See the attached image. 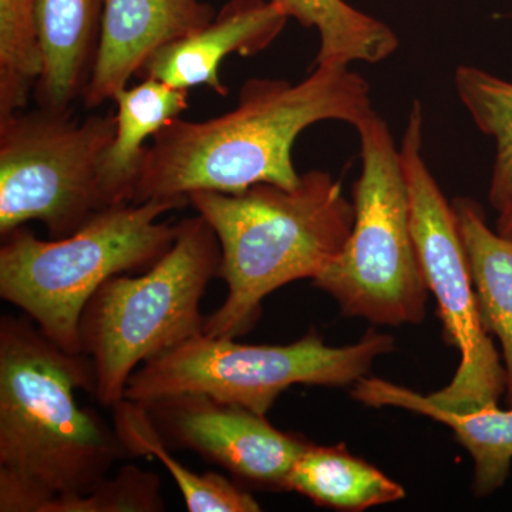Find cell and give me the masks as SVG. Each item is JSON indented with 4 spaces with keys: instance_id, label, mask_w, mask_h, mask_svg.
Wrapping results in <instances>:
<instances>
[{
    "instance_id": "6da1fadb",
    "label": "cell",
    "mask_w": 512,
    "mask_h": 512,
    "mask_svg": "<svg viewBox=\"0 0 512 512\" xmlns=\"http://www.w3.org/2000/svg\"><path fill=\"white\" fill-rule=\"evenodd\" d=\"M370 86L349 66H313L306 79H249L234 110L204 121L175 119L151 138L133 204L188 200L195 191L237 194L256 184L295 188L296 138L320 121L359 126L375 114Z\"/></svg>"
},
{
    "instance_id": "7a4b0ae2",
    "label": "cell",
    "mask_w": 512,
    "mask_h": 512,
    "mask_svg": "<svg viewBox=\"0 0 512 512\" xmlns=\"http://www.w3.org/2000/svg\"><path fill=\"white\" fill-rule=\"evenodd\" d=\"M77 390L96 392L89 356L59 348L25 313L0 318V511L49 512L130 458Z\"/></svg>"
},
{
    "instance_id": "3957f363",
    "label": "cell",
    "mask_w": 512,
    "mask_h": 512,
    "mask_svg": "<svg viewBox=\"0 0 512 512\" xmlns=\"http://www.w3.org/2000/svg\"><path fill=\"white\" fill-rule=\"evenodd\" d=\"M188 201L220 241L218 278L228 295L204 325L205 335L217 338L245 335L261 318L266 296L325 271L355 222L342 185L320 170L302 174L289 190L262 183L237 194L195 191Z\"/></svg>"
},
{
    "instance_id": "277c9868",
    "label": "cell",
    "mask_w": 512,
    "mask_h": 512,
    "mask_svg": "<svg viewBox=\"0 0 512 512\" xmlns=\"http://www.w3.org/2000/svg\"><path fill=\"white\" fill-rule=\"evenodd\" d=\"M187 205L183 198H154L106 208L69 237L49 241L13 229L0 247V296L59 348L83 353L80 319L94 292L111 276L143 274L163 258L178 222L158 218Z\"/></svg>"
},
{
    "instance_id": "5b68a950",
    "label": "cell",
    "mask_w": 512,
    "mask_h": 512,
    "mask_svg": "<svg viewBox=\"0 0 512 512\" xmlns=\"http://www.w3.org/2000/svg\"><path fill=\"white\" fill-rule=\"evenodd\" d=\"M220 265V241L198 214L178 221L173 247L150 269L111 276L94 292L80 319V343L93 360L100 406L121 402L147 360L204 333L201 301Z\"/></svg>"
},
{
    "instance_id": "8992f818",
    "label": "cell",
    "mask_w": 512,
    "mask_h": 512,
    "mask_svg": "<svg viewBox=\"0 0 512 512\" xmlns=\"http://www.w3.org/2000/svg\"><path fill=\"white\" fill-rule=\"evenodd\" d=\"M362 171L353 185L355 222L338 258L313 279L340 312L373 325H419L429 288L417 255L400 147L375 113L356 127Z\"/></svg>"
},
{
    "instance_id": "52a82bcc",
    "label": "cell",
    "mask_w": 512,
    "mask_h": 512,
    "mask_svg": "<svg viewBox=\"0 0 512 512\" xmlns=\"http://www.w3.org/2000/svg\"><path fill=\"white\" fill-rule=\"evenodd\" d=\"M394 349L392 336L375 329L345 346L328 345L315 330L289 345H247L202 333L138 367L124 399L147 404L200 393L266 416L289 387L350 386Z\"/></svg>"
},
{
    "instance_id": "ba28073f",
    "label": "cell",
    "mask_w": 512,
    "mask_h": 512,
    "mask_svg": "<svg viewBox=\"0 0 512 512\" xmlns=\"http://www.w3.org/2000/svg\"><path fill=\"white\" fill-rule=\"evenodd\" d=\"M423 126V106L416 100L400 143L414 242L424 281L436 298L444 338L461 356L450 383L429 397L444 409L466 412L498 404L507 389V376L503 356L481 320L456 212L424 160Z\"/></svg>"
},
{
    "instance_id": "9c48e42d",
    "label": "cell",
    "mask_w": 512,
    "mask_h": 512,
    "mask_svg": "<svg viewBox=\"0 0 512 512\" xmlns=\"http://www.w3.org/2000/svg\"><path fill=\"white\" fill-rule=\"evenodd\" d=\"M116 114L72 119V111L16 110L0 116V235L26 222L50 239L69 237L104 208L100 165Z\"/></svg>"
},
{
    "instance_id": "30bf717a",
    "label": "cell",
    "mask_w": 512,
    "mask_h": 512,
    "mask_svg": "<svg viewBox=\"0 0 512 512\" xmlns=\"http://www.w3.org/2000/svg\"><path fill=\"white\" fill-rule=\"evenodd\" d=\"M143 406L168 446L217 464L242 487L285 491L293 464L311 444L276 429L262 414L207 394H175Z\"/></svg>"
},
{
    "instance_id": "8fae6325",
    "label": "cell",
    "mask_w": 512,
    "mask_h": 512,
    "mask_svg": "<svg viewBox=\"0 0 512 512\" xmlns=\"http://www.w3.org/2000/svg\"><path fill=\"white\" fill-rule=\"evenodd\" d=\"M215 16L202 0H106L84 109L113 100L161 47L205 28Z\"/></svg>"
},
{
    "instance_id": "7c38bea8",
    "label": "cell",
    "mask_w": 512,
    "mask_h": 512,
    "mask_svg": "<svg viewBox=\"0 0 512 512\" xmlns=\"http://www.w3.org/2000/svg\"><path fill=\"white\" fill-rule=\"evenodd\" d=\"M288 19L271 0H228L210 25L161 47L138 77L156 79L175 89L207 86L225 97L228 89L220 77L222 60L234 53L254 56L268 49Z\"/></svg>"
},
{
    "instance_id": "4fadbf2b",
    "label": "cell",
    "mask_w": 512,
    "mask_h": 512,
    "mask_svg": "<svg viewBox=\"0 0 512 512\" xmlns=\"http://www.w3.org/2000/svg\"><path fill=\"white\" fill-rule=\"evenodd\" d=\"M352 397L369 407H399L446 424L474 461L473 491L488 497L508 480L512 467V406L503 410L498 404L457 412L431 402L426 394L365 376L353 384Z\"/></svg>"
},
{
    "instance_id": "5bb4252c",
    "label": "cell",
    "mask_w": 512,
    "mask_h": 512,
    "mask_svg": "<svg viewBox=\"0 0 512 512\" xmlns=\"http://www.w3.org/2000/svg\"><path fill=\"white\" fill-rule=\"evenodd\" d=\"M106 0H42L40 42L43 72L35 89L37 107L72 111L82 100L99 49Z\"/></svg>"
},
{
    "instance_id": "9a60e30c",
    "label": "cell",
    "mask_w": 512,
    "mask_h": 512,
    "mask_svg": "<svg viewBox=\"0 0 512 512\" xmlns=\"http://www.w3.org/2000/svg\"><path fill=\"white\" fill-rule=\"evenodd\" d=\"M116 134L100 165L104 208L133 202L146 141L188 109V90L175 89L156 79H143L114 96Z\"/></svg>"
},
{
    "instance_id": "2e32d148",
    "label": "cell",
    "mask_w": 512,
    "mask_h": 512,
    "mask_svg": "<svg viewBox=\"0 0 512 512\" xmlns=\"http://www.w3.org/2000/svg\"><path fill=\"white\" fill-rule=\"evenodd\" d=\"M470 264L481 320L500 340L512 406V241L488 227L483 208L471 198L451 202Z\"/></svg>"
},
{
    "instance_id": "e0dca14e",
    "label": "cell",
    "mask_w": 512,
    "mask_h": 512,
    "mask_svg": "<svg viewBox=\"0 0 512 512\" xmlns=\"http://www.w3.org/2000/svg\"><path fill=\"white\" fill-rule=\"evenodd\" d=\"M285 491L301 494L319 507L350 512L397 503L406 497L402 485L353 456L343 444H309L293 464Z\"/></svg>"
},
{
    "instance_id": "ac0fdd59",
    "label": "cell",
    "mask_w": 512,
    "mask_h": 512,
    "mask_svg": "<svg viewBox=\"0 0 512 512\" xmlns=\"http://www.w3.org/2000/svg\"><path fill=\"white\" fill-rule=\"evenodd\" d=\"M113 426L128 457H154L180 488L190 512H258L261 505L241 484L221 474H198L171 454L143 404L123 399L113 407Z\"/></svg>"
},
{
    "instance_id": "d6986e66",
    "label": "cell",
    "mask_w": 512,
    "mask_h": 512,
    "mask_svg": "<svg viewBox=\"0 0 512 512\" xmlns=\"http://www.w3.org/2000/svg\"><path fill=\"white\" fill-rule=\"evenodd\" d=\"M306 29H316L319 50L313 66L382 63L399 49L389 25L346 0H271Z\"/></svg>"
},
{
    "instance_id": "ffe728a7",
    "label": "cell",
    "mask_w": 512,
    "mask_h": 512,
    "mask_svg": "<svg viewBox=\"0 0 512 512\" xmlns=\"http://www.w3.org/2000/svg\"><path fill=\"white\" fill-rule=\"evenodd\" d=\"M457 96L478 130L493 138L495 156L490 198L495 211L512 197V82L474 66H460L454 74Z\"/></svg>"
},
{
    "instance_id": "44dd1931",
    "label": "cell",
    "mask_w": 512,
    "mask_h": 512,
    "mask_svg": "<svg viewBox=\"0 0 512 512\" xmlns=\"http://www.w3.org/2000/svg\"><path fill=\"white\" fill-rule=\"evenodd\" d=\"M42 0H0V116L26 109L43 72Z\"/></svg>"
},
{
    "instance_id": "7402d4cb",
    "label": "cell",
    "mask_w": 512,
    "mask_h": 512,
    "mask_svg": "<svg viewBox=\"0 0 512 512\" xmlns=\"http://www.w3.org/2000/svg\"><path fill=\"white\" fill-rule=\"evenodd\" d=\"M161 478L133 464L120 468L82 497L57 503L49 512H161Z\"/></svg>"
},
{
    "instance_id": "603a6c76",
    "label": "cell",
    "mask_w": 512,
    "mask_h": 512,
    "mask_svg": "<svg viewBox=\"0 0 512 512\" xmlns=\"http://www.w3.org/2000/svg\"><path fill=\"white\" fill-rule=\"evenodd\" d=\"M495 231L512 241V197L504 205L503 210L498 211L497 229Z\"/></svg>"
}]
</instances>
